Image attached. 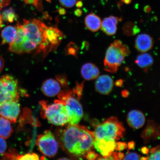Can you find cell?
I'll return each instance as SVG.
<instances>
[{
    "label": "cell",
    "instance_id": "24",
    "mask_svg": "<svg viewBox=\"0 0 160 160\" xmlns=\"http://www.w3.org/2000/svg\"><path fill=\"white\" fill-rule=\"evenodd\" d=\"M26 5H32L36 7L38 11H43V7L42 0H23Z\"/></svg>",
    "mask_w": 160,
    "mask_h": 160
},
{
    "label": "cell",
    "instance_id": "18",
    "mask_svg": "<svg viewBox=\"0 0 160 160\" xmlns=\"http://www.w3.org/2000/svg\"><path fill=\"white\" fill-rule=\"evenodd\" d=\"M86 27L90 31L97 32L101 28L102 21L100 18L93 13L88 15L85 20Z\"/></svg>",
    "mask_w": 160,
    "mask_h": 160
},
{
    "label": "cell",
    "instance_id": "37",
    "mask_svg": "<svg viewBox=\"0 0 160 160\" xmlns=\"http://www.w3.org/2000/svg\"><path fill=\"white\" fill-rule=\"evenodd\" d=\"M141 151L143 154L147 155L149 153V150L147 147H144L142 148Z\"/></svg>",
    "mask_w": 160,
    "mask_h": 160
},
{
    "label": "cell",
    "instance_id": "33",
    "mask_svg": "<svg viewBox=\"0 0 160 160\" xmlns=\"http://www.w3.org/2000/svg\"><path fill=\"white\" fill-rule=\"evenodd\" d=\"M128 145L127 143L123 142H118L117 143L115 149L118 151H122L127 148Z\"/></svg>",
    "mask_w": 160,
    "mask_h": 160
},
{
    "label": "cell",
    "instance_id": "45",
    "mask_svg": "<svg viewBox=\"0 0 160 160\" xmlns=\"http://www.w3.org/2000/svg\"><path fill=\"white\" fill-rule=\"evenodd\" d=\"M122 2L127 5H129L132 2V0H121Z\"/></svg>",
    "mask_w": 160,
    "mask_h": 160
},
{
    "label": "cell",
    "instance_id": "39",
    "mask_svg": "<svg viewBox=\"0 0 160 160\" xmlns=\"http://www.w3.org/2000/svg\"><path fill=\"white\" fill-rule=\"evenodd\" d=\"M123 84V81L122 79L118 80L115 82V85L118 87H122Z\"/></svg>",
    "mask_w": 160,
    "mask_h": 160
},
{
    "label": "cell",
    "instance_id": "14",
    "mask_svg": "<svg viewBox=\"0 0 160 160\" xmlns=\"http://www.w3.org/2000/svg\"><path fill=\"white\" fill-rule=\"evenodd\" d=\"M153 44L152 38L147 34H141L138 36L135 40V48L138 51L142 52L149 51L152 48Z\"/></svg>",
    "mask_w": 160,
    "mask_h": 160
},
{
    "label": "cell",
    "instance_id": "21",
    "mask_svg": "<svg viewBox=\"0 0 160 160\" xmlns=\"http://www.w3.org/2000/svg\"><path fill=\"white\" fill-rule=\"evenodd\" d=\"M135 63L140 68L146 70L153 65V59L150 54L142 53L138 56Z\"/></svg>",
    "mask_w": 160,
    "mask_h": 160
},
{
    "label": "cell",
    "instance_id": "6",
    "mask_svg": "<svg viewBox=\"0 0 160 160\" xmlns=\"http://www.w3.org/2000/svg\"><path fill=\"white\" fill-rule=\"evenodd\" d=\"M44 115L49 122L57 126H63L68 123V118L65 106L59 100L47 105L43 103Z\"/></svg>",
    "mask_w": 160,
    "mask_h": 160
},
{
    "label": "cell",
    "instance_id": "12",
    "mask_svg": "<svg viewBox=\"0 0 160 160\" xmlns=\"http://www.w3.org/2000/svg\"><path fill=\"white\" fill-rule=\"evenodd\" d=\"M145 121L144 114L139 110H132L128 113L127 123L130 127L132 128H141L145 125Z\"/></svg>",
    "mask_w": 160,
    "mask_h": 160
},
{
    "label": "cell",
    "instance_id": "36",
    "mask_svg": "<svg viewBox=\"0 0 160 160\" xmlns=\"http://www.w3.org/2000/svg\"><path fill=\"white\" fill-rule=\"evenodd\" d=\"M128 148L129 150L133 149L135 147V143L134 142L132 141L129 142L128 144Z\"/></svg>",
    "mask_w": 160,
    "mask_h": 160
},
{
    "label": "cell",
    "instance_id": "30",
    "mask_svg": "<svg viewBox=\"0 0 160 160\" xmlns=\"http://www.w3.org/2000/svg\"><path fill=\"white\" fill-rule=\"evenodd\" d=\"M7 149V143L5 139L0 137V155L4 153Z\"/></svg>",
    "mask_w": 160,
    "mask_h": 160
},
{
    "label": "cell",
    "instance_id": "41",
    "mask_svg": "<svg viewBox=\"0 0 160 160\" xmlns=\"http://www.w3.org/2000/svg\"><path fill=\"white\" fill-rule=\"evenodd\" d=\"M117 155L118 160L123 159L125 157V155L124 154V153L122 152H119L117 153Z\"/></svg>",
    "mask_w": 160,
    "mask_h": 160
},
{
    "label": "cell",
    "instance_id": "10",
    "mask_svg": "<svg viewBox=\"0 0 160 160\" xmlns=\"http://www.w3.org/2000/svg\"><path fill=\"white\" fill-rule=\"evenodd\" d=\"M95 148L102 156L98 159L105 160L111 155L115 149L117 143L114 140L109 138L98 139L95 138L93 142Z\"/></svg>",
    "mask_w": 160,
    "mask_h": 160
},
{
    "label": "cell",
    "instance_id": "16",
    "mask_svg": "<svg viewBox=\"0 0 160 160\" xmlns=\"http://www.w3.org/2000/svg\"><path fill=\"white\" fill-rule=\"evenodd\" d=\"M81 75L88 81L97 79L99 77V70L93 63H87L82 66L81 69Z\"/></svg>",
    "mask_w": 160,
    "mask_h": 160
},
{
    "label": "cell",
    "instance_id": "15",
    "mask_svg": "<svg viewBox=\"0 0 160 160\" xmlns=\"http://www.w3.org/2000/svg\"><path fill=\"white\" fill-rule=\"evenodd\" d=\"M119 21V18L114 16L106 18L102 22L101 29L108 35H115L117 32V25Z\"/></svg>",
    "mask_w": 160,
    "mask_h": 160
},
{
    "label": "cell",
    "instance_id": "26",
    "mask_svg": "<svg viewBox=\"0 0 160 160\" xmlns=\"http://www.w3.org/2000/svg\"><path fill=\"white\" fill-rule=\"evenodd\" d=\"M15 159L17 160H39V156L35 153H28L23 155L15 156Z\"/></svg>",
    "mask_w": 160,
    "mask_h": 160
},
{
    "label": "cell",
    "instance_id": "13",
    "mask_svg": "<svg viewBox=\"0 0 160 160\" xmlns=\"http://www.w3.org/2000/svg\"><path fill=\"white\" fill-rule=\"evenodd\" d=\"M42 92L48 97H53L58 94L61 90V85L57 80L53 79L46 80L42 84Z\"/></svg>",
    "mask_w": 160,
    "mask_h": 160
},
{
    "label": "cell",
    "instance_id": "32",
    "mask_svg": "<svg viewBox=\"0 0 160 160\" xmlns=\"http://www.w3.org/2000/svg\"><path fill=\"white\" fill-rule=\"evenodd\" d=\"M59 83H61L62 85L64 86H67L68 84L67 80V77L65 75H59L57 76L56 77Z\"/></svg>",
    "mask_w": 160,
    "mask_h": 160
},
{
    "label": "cell",
    "instance_id": "8",
    "mask_svg": "<svg viewBox=\"0 0 160 160\" xmlns=\"http://www.w3.org/2000/svg\"><path fill=\"white\" fill-rule=\"evenodd\" d=\"M36 144L40 152L45 156L52 157L57 154L58 143L51 131H46L38 136Z\"/></svg>",
    "mask_w": 160,
    "mask_h": 160
},
{
    "label": "cell",
    "instance_id": "47",
    "mask_svg": "<svg viewBox=\"0 0 160 160\" xmlns=\"http://www.w3.org/2000/svg\"><path fill=\"white\" fill-rule=\"evenodd\" d=\"M140 159L143 160H148V157H141V158H140Z\"/></svg>",
    "mask_w": 160,
    "mask_h": 160
},
{
    "label": "cell",
    "instance_id": "31",
    "mask_svg": "<svg viewBox=\"0 0 160 160\" xmlns=\"http://www.w3.org/2000/svg\"><path fill=\"white\" fill-rule=\"evenodd\" d=\"M98 154L94 151H90L88 152L85 156V157L88 160H94L98 158Z\"/></svg>",
    "mask_w": 160,
    "mask_h": 160
},
{
    "label": "cell",
    "instance_id": "43",
    "mask_svg": "<svg viewBox=\"0 0 160 160\" xmlns=\"http://www.w3.org/2000/svg\"><path fill=\"white\" fill-rule=\"evenodd\" d=\"M144 11L146 13H149L151 11V8L149 5L146 6L144 8Z\"/></svg>",
    "mask_w": 160,
    "mask_h": 160
},
{
    "label": "cell",
    "instance_id": "1",
    "mask_svg": "<svg viewBox=\"0 0 160 160\" xmlns=\"http://www.w3.org/2000/svg\"><path fill=\"white\" fill-rule=\"evenodd\" d=\"M15 38L9 44V51L18 54L42 53L44 58L55 48L50 41L48 27L40 20L34 19L18 22Z\"/></svg>",
    "mask_w": 160,
    "mask_h": 160
},
{
    "label": "cell",
    "instance_id": "40",
    "mask_svg": "<svg viewBox=\"0 0 160 160\" xmlns=\"http://www.w3.org/2000/svg\"><path fill=\"white\" fill-rule=\"evenodd\" d=\"M58 11L59 14L61 15H65L66 13V10L62 8H60Z\"/></svg>",
    "mask_w": 160,
    "mask_h": 160
},
{
    "label": "cell",
    "instance_id": "34",
    "mask_svg": "<svg viewBox=\"0 0 160 160\" xmlns=\"http://www.w3.org/2000/svg\"><path fill=\"white\" fill-rule=\"evenodd\" d=\"M11 1V0H0V10L8 5Z\"/></svg>",
    "mask_w": 160,
    "mask_h": 160
},
{
    "label": "cell",
    "instance_id": "7",
    "mask_svg": "<svg viewBox=\"0 0 160 160\" xmlns=\"http://www.w3.org/2000/svg\"><path fill=\"white\" fill-rule=\"evenodd\" d=\"M18 82L9 75L0 78V105L5 102L18 101L19 95Z\"/></svg>",
    "mask_w": 160,
    "mask_h": 160
},
{
    "label": "cell",
    "instance_id": "5",
    "mask_svg": "<svg viewBox=\"0 0 160 160\" xmlns=\"http://www.w3.org/2000/svg\"><path fill=\"white\" fill-rule=\"evenodd\" d=\"M75 94L73 90L58 94L59 100L65 105L67 110L70 125L78 124L83 117L82 107Z\"/></svg>",
    "mask_w": 160,
    "mask_h": 160
},
{
    "label": "cell",
    "instance_id": "11",
    "mask_svg": "<svg viewBox=\"0 0 160 160\" xmlns=\"http://www.w3.org/2000/svg\"><path fill=\"white\" fill-rule=\"evenodd\" d=\"M98 77L95 83L96 91L101 94H108L113 89V80L108 75H102Z\"/></svg>",
    "mask_w": 160,
    "mask_h": 160
},
{
    "label": "cell",
    "instance_id": "3",
    "mask_svg": "<svg viewBox=\"0 0 160 160\" xmlns=\"http://www.w3.org/2000/svg\"><path fill=\"white\" fill-rule=\"evenodd\" d=\"M128 46L123 45L119 40H116L108 48L106 52L104 65L105 71L115 73L122 63L126 57L129 54Z\"/></svg>",
    "mask_w": 160,
    "mask_h": 160
},
{
    "label": "cell",
    "instance_id": "19",
    "mask_svg": "<svg viewBox=\"0 0 160 160\" xmlns=\"http://www.w3.org/2000/svg\"><path fill=\"white\" fill-rule=\"evenodd\" d=\"M17 32V29L16 27L12 26H9L5 27L2 31L1 37L2 38V44H11L14 40Z\"/></svg>",
    "mask_w": 160,
    "mask_h": 160
},
{
    "label": "cell",
    "instance_id": "46",
    "mask_svg": "<svg viewBox=\"0 0 160 160\" xmlns=\"http://www.w3.org/2000/svg\"><path fill=\"white\" fill-rule=\"evenodd\" d=\"M3 23V19L2 18V15L1 13H0V28H1L2 25Z\"/></svg>",
    "mask_w": 160,
    "mask_h": 160
},
{
    "label": "cell",
    "instance_id": "20",
    "mask_svg": "<svg viewBox=\"0 0 160 160\" xmlns=\"http://www.w3.org/2000/svg\"><path fill=\"white\" fill-rule=\"evenodd\" d=\"M13 131L11 122L5 118L0 117V137L7 139L11 137Z\"/></svg>",
    "mask_w": 160,
    "mask_h": 160
},
{
    "label": "cell",
    "instance_id": "42",
    "mask_svg": "<svg viewBox=\"0 0 160 160\" xmlns=\"http://www.w3.org/2000/svg\"><path fill=\"white\" fill-rule=\"evenodd\" d=\"M122 95L123 97L127 98L128 97L129 95V92L127 90H123V91L122 92Z\"/></svg>",
    "mask_w": 160,
    "mask_h": 160
},
{
    "label": "cell",
    "instance_id": "28",
    "mask_svg": "<svg viewBox=\"0 0 160 160\" xmlns=\"http://www.w3.org/2000/svg\"><path fill=\"white\" fill-rule=\"evenodd\" d=\"M83 84V82L81 83H77L75 88L73 90L79 99L81 98L82 93Z\"/></svg>",
    "mask_w": 160,
    "mask_h": 160
},
{
    "label": "cell",
    "instance_id": "17",
    "mask_svg": "<svg viewBox=\"0 0 160 160\" xmlns=\"http://www.w3.org/2000/svg\"><path fill=\"white\" fill-rule=\"evenodd\" d=\"M159 128H158L154 122L152 121H149L147 127L141 135V137L144 140L145 142H148L153 138L159 135Z\"/></svg>",
    "mask_w": 160,
    "mask_h": 160
},
{
    "label": "cell",
    "instance_id": "38",
    "mask_svg": "<svg viewBox=\"0 0 160 160\" xmlns=\"http://www.w3.org/2000/svg\"><path fill=\"white\" fill-rule=\"evenodd\" d=\"M82 11L80 9H76L74 12L75 15L77 17H80L82 15Z\"/></svg>",
    "mask_w": 160,
    "mask_h": 160
},
{
    "label": "cell",
    "instance_id": "23",
    "mask_svg": "<svg viewBox=\"0 0 160 160\" xmlns=\"http://www.w3.org/2000/svg\"><path fill=\"white\" fill-rule=\"evenodd\" d=\"M139 32V29L132 23H127L124 28V32L128 35H135Z\"/></svg>",
    "mask_w": 160,
    "mask_h": 160
},
{
    "label": "cell",
    "instance_id": "22",
    "mask_svg": "<svg viewBox=\"0 0 160 160\" xmlns=\"http://www.w3.org/2000/svg\"><path fill=\"white\" fill-rule=\"evenodd\" d=\"M1 15L4 21L10 23L13 22L17 18V15L12 8H9L4 10L2 12Z\"/></svg>",
    "mask_w": 160,
    "mask_h": 160
},
{
    "label": "cell",
    "instance_id": "9",
    "mask_svg": "<svg viewBox=\"0 0 160 160\" xmlns=\"http://www.w3.org/2000/svg\"><path fill=\"white\" fill-rule=\"evenodd\" d=\"M20 112V105L18 101L5 102L0 105V116L12 123L17 122Z\"/></svg>",
    "mask_w": 160,
    "mask_h": 160
},
{
    "label": "cell",
    "instance_id": "35",
    "mask_svg": "<svg viewBox=\"0 0 160 160\" xmlns=\"http://www.w3.org/2000/svg\"><path fill=\"white\" fill-rule=\"evenodd\" d=\"M4 66V61L3 58L0 55V73L2 71Z\"/></svg>",
    "mask_w": 160,
    "mask_h": 160
},
{
    "label": "cell",
    "instance_id": "48",
    "mask_svg": "<svg viewBox=\"0 0 160 160\" xmlns=\"http://www.w3.org/2000/svg\"><path fill=\"white\" fill-rule=\"evenodd\" d=\"M46 1L49 3H51V0H46Z\"/></svg>",
    "mask_w": 160,
    "mask_h": 160
},
{
    "label": "cell",
    "instance_id": "25",
    "mask_svg": "<svg viewBox=\"0 0 160 160\" xmlns=\"http://www.w3.org/2000/svg\"><path fill=\"white\" fill-rule=\"evenodd\" d=\"M151 155L148 157V160H159L160 159L159 146L153 148L149 151Z\"/></svg>",
    "mask_w": 160,
    "mask_h": 160
},
{
    "label": "cell",
    "instance_id": "27",
    "mask_svg": "<svg viewBox=\"0 0 160 160\" xmlns=\"http://www.w3.org/2000/svg\"><path fill=\"white\" fill-rule=\"evenodd\" d=\"M77 0H59V2L63 7L71 8L75 5Z\"/></svg>",
    "mask_w": 160,
    "mask_h": 160
},
{
    "label": "cell",
    "instance_id": "29",
    "mask_svg": "<svg viewBox=\"0 0 160 160\" xmlns=\"http://www.w3.org/2000/svg\"><path fill=\"white\" fill-rule=\"evenodd\" d=\"M141 156L135 152H130L127 153L123 158V160H139Z\"/></svg>",
    "mask_w": 160,
    "mask_h": 160
},
{
    "label": "cell",
    "instance_id": "4",
    "mask_svg": "<svg viewBox=\"0 0 160 160\" xmlns=\"http://www.w3.org/2000/svg\"><path fill=\"white\" fill-rule=\"evenodd\" d=\"M93 133L96 138H109L117 141L124 137L125 130L118 118L113 117L97 125Z\"/></svg>",
    "mask_w": 160,
    "mask_h": 160
},
{
    "label": "cell",
    "instance_id": "44",
    "mask_svg": "<svg viewBox=\"0 0 160 160\" xmlns=\"http://www.w3.org/2000/svg\"><path fill=\"white\" fill-rule=\"evenodd\" d=\"M76 7L78 8H81L82 7L83 5V3L81 1H77L75 3Z\"/></svg>",
    "mask_w": 160,
    "mask_h": 160
},
{
    "label": "cell",
    "instance_id": "2",
    "mask_svg": "<svg viewBox=\"0 0 160 160\" xmlns=\"http://www.w3.org/2000/svg\"><path fill=\"white\" fill-rule=\"evenodd\" d=\"M60 138L64 148L69 154L82 158L92 148L95 137L93 132L84 126L69 124Z\"/></svg>",
    "mask_w": 160,
    "mask_h": 160
}]
</instances>
